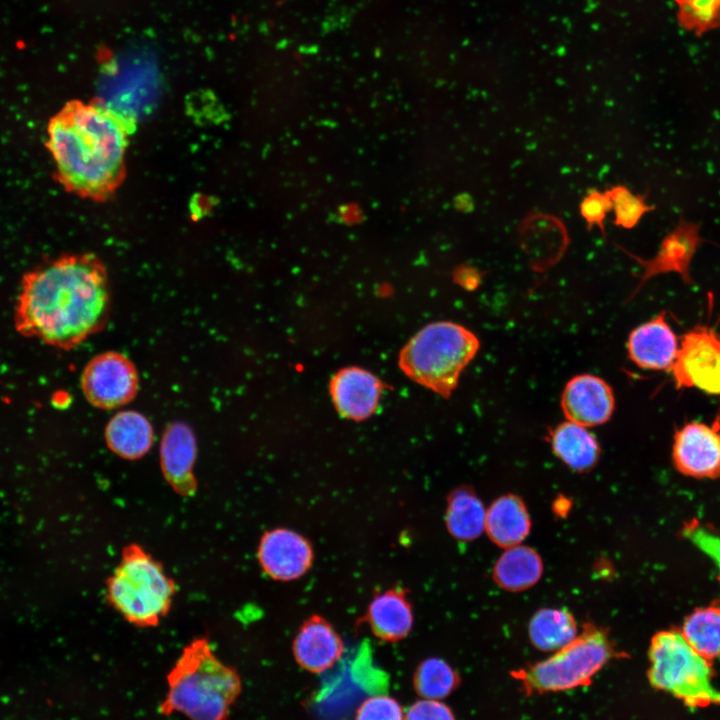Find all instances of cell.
I'll use <instances>...</instances> for the list:
<instances>
[{"label":"cell","mask_w":720,"mask_h":720,"mask_svg":"<svg viewBox=\"0 0 720 720\" xmlns=\"http://www.w3.org/2000/svg\"><path fill=\"white\" fill-rule=\"evenodd\" d=\"M554 454L574 471L590 470L598 461L600 446L587 427L566 421L549 434Z\"/></svg>","instance_id":"cell-20"},{"label":"cell","mask_w":720,"mask_h":720,"mask_svg":"<svg viewBox=\"0 0 720 720\" xmlns=\"http://www.w3.org/2000/svg\"><path fill=\"white\" fill-rule=\"evenodd\" d=\"M455 279L464 288L472 290L479 285L481 281V274L478 270L472 267L463 266L457 270Z\"/></svg>","instance_id":"cell-32"},{"label":"cell","mask_w":720,"mask_h":720,"mask_svg":"<svg viewBox=\"0 0 720 720\" xmlns=\"http://www.w3.org/2000/svg\"><path fill=\"white\" fill-rule=\"evenodd\" d=\"M382 388L374 374L359 367L339 370L330 382V394L337 411L355 421L364 420L375 412Z\"/></svg>","instance_id":"cell-16"},{"label":"cell","mask_w":720,"mask_h":720,"mask_svg":"<svg viewBox=\"0 0 720 720\" xmlns=\"http://www.w3.org/2000/svg\"><path fill=\"white\" fill-rule=\"evenodd\" d=\"M368 619L379 638L396 641L411 630L413 616L410 605L399 591H387L378 595L370 604Z\"/></svg>","instance_id":"cell-22"},{"label":"cell","mask_w":720,"mask_h":720,"mask_svg":"<svg viewBox=\"0 0 720 720\" xmlns=\"http://www.w3.org/2000/svg\"><path fill=\"white\" fill-rule=\"evenodd\" d=\"M669 372L677 389L695 388L720 396V332L706 324L687 330Z\"/></svg>","instance_id":"cell-8"},{"label":"cell","mask_w":720,"mask_h":720,"mask_svg":"<svg viewBox=\"0 0 720 720\" xmlns=\"http://www.w3.org/2000/svg\"><path fill=\"white\" fill-rule=\"evenodd\" d=\"M528 633L531 643L539 650L555 652L578 635L573 615L565 609L542 608L529 622Z\"/></svg>","instance_id":"cell-23"},{"label":"cell","mask_w":720,"mask_h":720,"mask_svg":"<svg viewBox=\"0 0 720 720\" xmlns=\"http://www.w3.org/2000/svg\"><path fill=\"white\" fill-rule=\"evenodd\" d=\"M682 636L701 656L711 661L720 656V608L696 609L684 621Z\"/></svg>","instance_id":"cell-25"},{"label":"cell","mask_w":720,"mask_h":720,"mask_svg":"<svg viewBox=\"0 0 720 720\" xmlns=\"http://www.w3.org/2000/svg\"><path fill=\"white\" fill-rule=\"evenodd\" d=\"M167 683L159 712L167 716L180 712L189 720H227L242 687L237 671L215 656L205 637L183 648Z\"/></svg>","instance_id":"cell-3"},{"label":"cell","mask_w":720,"mask_h":720,"mask_svg":"<svg viewBox=\"0 0 720 720\" xmlns=\"http://www.w3.org/2000/svg\"><path fill=\"white\" fill-rule=\"evenodd\" d=\"M478 349V338L467 328L453 322H434L402 348L399 366L414 382L447 398Z\"/></svg>","instance_id":"cell-4"},{"label":"cell","mask_w":720,"mask_h":720,"mask_svg":"<svg viewBox=\"0 0 720 720\" xmlns=\"http://www.w3.org/2000/svg\"><path fill=\"white\" fill-rule=\"evenodd\" d=\"M672 460L693 478H720V414L710 423L690 421L674 434Z\"/></svg>","instance_id":"cell-10"},{"label":"cell","mask_w":720,"mask_h":720,"mask_svg":"<svg viewBox=\"0 0 720 720\" xmlns=\"http://www.w3.org/2000/svg\"><path fill=\"white\" fill-rule=\"evenodd\" d=\"M401 705L387 695H376L367 698L359 706L355 720H404Z\"/></svg>","instance_id":"cell-28"},{"label":"cell","mask_w":720,"mask_h":720,"mask_svg":"<svg viewBox=\"0 0 720 720\" xmlns=\"http://www.w3.org/2000/svg\"><path fill=\"white\" fill-rule=\"evenodd\" d=\"M543 573L540 555L532 548L516 545L507 548L493 569L495 582L507 591H522L538 582Z\"/></svg>","instance_id":"cell-21"},{"label":"cell","mask_w":720,"mask_h":720,"mask_svg":"<svg viewBox=\"0 0 720 720\" xmlns=\"http://www.w3.org/2000/svg\"><path fill=\"white\" fill-rule=\"evenodd\" d=\"M404 720H455L451 709L440 700L421 699L413 703Z\"/></svg>","instance_id":"cell-31"},{"label":"cell","mask_w":720,"mask_h":720,"mask_svg":"<svg viewBox=\"0 0 720 720\" xmlns=\"http://www.w3.org/2000/svg\"><path fill=\"white\" fill-rule=\"evenodd\" d=\"M700 225L681 215L676 226L662 239L654 257L645 260L624 250L642 267L635 294L647 281L660 274L676 273L686 284H692L690 266L700 245Z\"/></svg>","instance_id":"cell-11"},{"label":"cell","mask_w":720,"mask_h":720,"mask_svg":"<svg viewBox=\"0 0 720 720\" xmlns=\"http://www.w3.org/2000/svg\"><path fill=\"white\" fill-rule=\"evenodd\" d=\"M293 652L302 668L321 673L340 660L344 645L330 624L314 617L301 627L294 640Z\"/></svg>","instance_id":"cell-17"},{"label":"cell","mask_w":720,"mask_h":720,"mask_svg":"<svg viewBox=\"0 0 720 720\" xmlns=\"http://www.w3.org/2000/svg\"><path fill=\"white\" fill-rule=\"evenodd\" d=\"M459 682L456 671L436 657L424 660L414 675L415 690L424 699L441 700L450 695Z\"/></svg>","instance_id":"cell-26"},{"label":"cell","mask_w":720,"mask_h":720,"mask_svg":"<svg viewBox=\"0 0 720 720\" xmlns=\"http://www.w3.org/2000/svg\"><path fill=\"white\" fill-rule=\"evenodd\" d=\"M134 364L123 354L109 351L92 358L81 376V388L93 406L113 409L130 402L138 390Z\"/></svg>","instance_id":"cell-9"},{"label":"cell","mask_w":720,"mask_h":720,"mask_svg":"<svg viewBox=\"0 0 720 720\" xmlns=\"http://www.w3.org/2000/svg\"><path fill=\"white\" fill-rule=\"evenodd\" d=\"M615 406L611 387L591 374L577 375L566 384L561 407L568 421L592 427L609 420Z\"/></svg>","instance_id":"cell-12"},{"label":"cell","mask_w":720,"mask_h":720,"mask_svg":"<svg viewBox=\"0 0 720 720\" xmlns=\"http://www.w3.org/2000/svg\"><path fill=\"white\" fill-rule=\"evenodd\" d=\"M486 511L482 501L468 488L454 491L448 500L446 522L457 539L470 541L485 530Z\"/></svg>","instance_id":"cell-24"},{"label":"cell","mask_w":720,"mask_h":720,"mask_svg":"<svg viewBox=\"0 0 720 720\" xmlns=\"http://www.w3.org/2000/svg\"><path fill=\"white\" fill-rule=\"evenodd\" d=\"M259 562L274 579L292 580L303 575L312 562L309 543L287 529L266 532L258 549Z\"/></svg>","instance_id":"cell-15"},{"label":"cell","mask_w":720,"mask_h":720,"mask_svg":"<svg viewBox=\"0 0 720 720\" xmlns=\"http://www.w3.org/2000/svg\"><path fill=\"white\" fill-rule=\"evenodd\" d=\"M531 520L527 508L516 495L497 498L486 512L485 530L498 546L510 548L519 545L529 534Z\"/></svg>","instance_id":"cell-18"},{"label":"cell","mask_w":720,"mask_h":720,"mask_svg":"<svg viewBox=\"0 0 720 720\" xmlns=\"http://www.w3.org/2000/svg\"><path fill=\"white\" fill-rule=\"evenodd\" d=\"M612 211V202L606 191L592 188L587 191L579 204V212L588 229L598 227L604 233V221Z\"/></svg>","instance_id":"cell-29"},{"label":"cell","mask_w":720,"mask_h":720,"mask_svg":"<svg viewBox=\"0 0 720 720\" xmlns=\"http://www.w3.org/2000/svg\"><path fill=\"white\" fill-rule=\"evenodd\" d=\"M196 455V438L191 428L181 422L168 425L160 446L161 470L168 484L181 496H192L197 490Z\"/></svg>","instance_id":"cell-14"},{"label":"cell","mask_w":720,"mask_h":720,"mask_svg":"<svg viewBox=\"0 0 720 720\" xmlns=\"http://www.w3.org/2000/svg\"><path fill=\"white\" fill-rule=\"evenodd\" d=\"M175 593V582L161 563L138 544L123 548L121 561L107 580L109 602L138 627L156 626L170 610Z\"/></svg>","instance_id":"cell-5"},{"label":"cell","mask_w":720,"mask_h":720,"mask_svg":"<svg viewBox=\"0 0 720 720\" xmlns=\"http://www.w3.org/2000/svg\"><path fill=\"white\" fill-rule=\"evenodd\" d=\"M679 350V339L662 311L633 329L628 337V355L638 367L670 371Z\"/></svg>","instance_id":"cell-13"},{"label":"cell","mask_w":720,"mask_h":720,"mask_svg":"<svg viewBox=\"0 0 720 720\" xmlns=\"http://www.w3.org/2000/svg\"><path fill=\"white\" fill-rule=\"evenodd\" d=\"M648 679L658 690L690 707L720 704V689L713 685L710 661L698 654L675 630L656 633L648 652Z\"/></svg>","instance_id":"cell-7"},{"label":"cell","mask_w":720,"mask_h":720,"mask_svg":"<svg viewBox=\"0 0 720 720\" xmlns=\"http://www.w3.org/2000/svg\"><path fill=\"white\" fill-rule=\"evenodd\" d=\"M605 191L612 202L613 224L618 227L633 229L645 214L656 209L646 202L647 194H635L624 185L611 186Z\"/></svg>","instance_id":"cell-27"},{"label":"cell","mask_w":720,"mask_h":720,"mask_svg":"<svg viewBox=\"0 0 720 720\" xmlns=\"http://www.w3.org/2000/svg\"><path fill=\"white\" fill-rule=\"evenodd\" d=\"M608 632L586 623L581 634L540 662L512 671L526 694L559 692L589 685L617 657Z\"/></svg>","instance_id":"cell-6"},{"label":"cell","mask_w":720,"mask_h":720,"mask_svg":"<svg viewBox=\"0 0 720 720\" xmlns=\"http://www.w3.org/2000/svg\"><path fill=\"white\" fill-rule=\"evenodd\" d=\"M153 438L149 420L133 410L118 412L105 428V440L110 450L129 460L144 456L151 448Z\"/></svg>","instance_id":"cell-19"},{"label":"cell","mask_w":720,"mask_h":720,"mask_svg":"<svg viewBox=\"0 0 720 720\" xmlns=\"http://www.w3.org/2000/svg\"><path fill=\"white\" fill-rule=\"evenodd\" d=\"M131 120L104 100H71L49 120L46 147L56 181L80 198L104 202L126 178Z\"/></svg>","instance_id":"cell-2"},{"label":"cell","mask_w":720,"mask_h":720,"mask_svg":"<svg viewBox=\"0 0 720 720\" xmlns=\"http://www.w3.org/2000/svg\"><path fill=\"white\" fill-rule=\"evenodd\" d=\"M110 300L103 262L91 253L65 254L24 274L15 328L25 337L70 350L104 328Z\"/></svg>","instance_id":"cell-1"},{"label":"cell","mask_w":720,"mask_h":720,"mask_svg":"<svg viewBox=\"0 0 720 720\" xmlns=\"http://www.w3.org/2000/svg\"><path fill=\"white\" fill-rule=\"evenodd\" d=\"M682 534L713 560L720 574V537L706 530L696 521L687 523Z\"/></svg>","instance_id":"cell-30"}]
</instances>
